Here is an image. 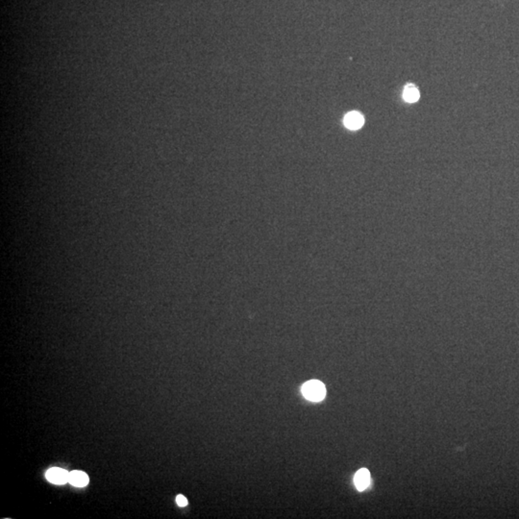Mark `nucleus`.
Instances as JSON below:
<instances>
[{
    "label": "nucleus",
    "instance_id": "obj_1",
    "mask_svg": "<svg viewBox=\"0 0 519 519\" xmlns=\"http://www.w3.org/2000/svg\"><path fill=\"white\" fill-rule=\"evenodd\" d=\"M302 393L307 399L311 401H320L326 395V389L320 381L312 380L303 385Z\"/></svg>",
    "mask_w": 519,
    "mask_h": 519
},
{
    "label": "nucleus",
    "instance_id": "obj_2",
    "mask_svg": "<svg viewBox=\"0 0 519 519\" xmlns=\"http://www.w3.org/2000/svg\"><path fill=\"white\" fill-rule=\"evenodd\" d=\"M70 473L66 471L65 469L53 467L51 469H48L45 473V477L49 482L55 483V484H64L67 482H69Z\"/></svg>",
    "mask_w": 519,
    "mask_h": 519
},
{
    "label": "nucleus",
    "instance_id": "obj_3",
    "mask_svg": "<svg viewBox=\"0 0 519 519\" xmlns=\"http://www.w3.org/2000/svg\"><path fill=\"white\" fill-rule=\"evenodd\" d=\"M363 122H364V120L362 116L357 112H351L347 114L344 119L345 126L351 130L359 129L363 125Z\"/></svg>",
    "mask_w": 519,
    "mask_h": 519
},
{
    "label": "nucleus",
    "instance_id": "obj_4",
    "mask_svg": "<svg viewBox=\"0 0 519 519\" xmlns=\"http://www.w3.org/2000/svg\"><path fill=\"white\" fill-rule=\"evenodd\" d=\"M369 482H370L369 471L365 468L359 469L354 478V483L356 484V487L359 489V491H362L368 486Z\"/></svg>",
    "mask_w": 519,
    "mask_h": 519
},
{
    "label": "nucleus",
    "instance_id": "obj_5",
    "mask_svg": "<svg viewBox=\"0 0 519 519\" xmlns=\"http://www.w3.org/2000/svg\"><path fill=\"white\" fill-rule=\"evenodd\" d=\"M69 482L72 485L77 486V487L85 486L89 483V476L85 472H82V471H78V470L72 471L70 472Z\"/></svg>",
    "mask_w": 519,
    "mask_h": 519
},
{
    "label": "nucleus",
    "instance_id": "obj_6",
    "mask_svg": "<svg viewBox=\"0 0 519 519\" xmlns=\"http://www.w3.org/2000/svg\"><path fill=\"white\" fill-rule=\"evenodd\" d=\"M403 97H404L405 101H407L409 103L416 102L418 100V98H419V91L413 85H408V86H406V88L404 89Z\"/></svg>",
    "mask_w": 519,
    "mask_h": 519
},
{
    "label": "nucleus",
    "instance_id": "obj_7",
    "mask_svg": "<svg viewBox=\"0 0 519 519\" xmlns=\"http://www.w3.org/2000/svg\"><path fill=\"white\" fill-rule=\"evenodd\" d=\"M176 503H177L178 506H180V507H186V506L188 505V500H187V498H186L185 496H183V495L180 494V495H178V496L176 497Z\"/></svg>",
    "mask_w": 519,
    "mask_h": 519
}]
</instances>
